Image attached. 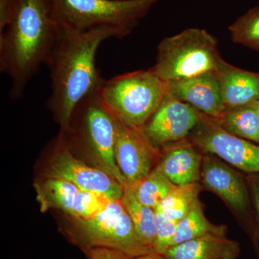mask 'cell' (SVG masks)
<instances>
[{
  "label": "cell",
  "instance_id": "cell-1",
  "mask_svg": "<svg viewBox=\"0 0 259 259\" xmlns=\"http://www.w3.org/2000/svg\"><path fill=\"white\" fill-rule=\"evenodd\" d=\"M112 37L122 38L111 28L82 32L60 28L47 66L51 90L47 104L61 131L67 129L76 105L105 81L96 66V55L102 42Z\"/></svg>",
  "mask_w": 259,
  "mask_h": 259
},
{
  "label": "cell",
  "instance_id": "cell-2",
  "mask_svg": "<svg viewBox=\"0 0 259 259\" xmlns=\"http://www.w3.org/2000/svg\"><path fill=\"white\" fill-rule=\"evenodd\" d=\"M59 32L49 0H18L0 32V70L11 79L10 98H21L30 80L47 66Z\"/></svg>",
  "mask_w": 259,
  "mask_h": 259
},
{
  "label": "cell",
  "instance_id": "cell-3",
  "mask_svg": "<svg viewBox=\"0 0 259 259\" xmlns=\"http://www.w3.org/2000/svg\"><path fill=\"white\" fill-rule=\"evenodd\" d=\"M228 65L220 54L217 39L204 29L192 28L163 38L150 69L168 83L218 73Z\"/></svg>",
  "mask_w": 259,
  "mask_h": 259
},
{
  "label": "cell",
  "instance_id": "cell-4",
  "mask_svg": "<svg viewBox=\"0 0 259 259\" xmlns=\"http://www.w3.org/2000/svg\"><path fill=\"white\" fill-rule=\"evenodd\" d=\"M61 29L88 31L111 28L130 35L160 0H49Z\"/></svg>",
  "mask_w": 259,
  "mask_h": 259
},
{
  "label": "cell",
  "instance_id": "cell-5",
  "mask_svg": "<svg viewBox=\"0 0 259 259\" xmlns=\"http://www.w3.org/2000/svg\"><path fill=\"white\" fill-rule=\"evenodd\" d=\"M69 218L65 233L83 253L91 248H107L120 250L132 259L155 253L140 239L121 199L112 200L88 219Z\"/></svg>",
  "mask_w": 259,
  "mask_h": 259
},
{
  "label": "cell",
  "instance_id": "cell-6",
  "mask_svg": "<svg viewBox=\"0 0 259 259\" xmlns=\"http://www.w3.org/2000/svg\"><path fill=\"white\" fill-rule=\"evenodd\" d=\"M166 91L167 83L149 69L105 80L99 93L104 105L116 119L131 127L142 128Z\"/></svg>",
  "mask_w": 259,
  "mask_h": 259
},
{
  "label": "cell",
  "instance_id": "cell-7",
  "mask_svg": "<svg viewBox=\"0 0 259 259\" xmlns=\"http://www.w3.org/2000/svg\"><path fill=\"white\" fill-rule=\"evenodd\" d=\"M99 90L85 97L75 107L71 120L76 122V126L69 125L61 131L73 133L79 137L81 146L87 148L100 168L125 186L126 181L115 156V117L104 105Z\"/></svg>",
  "mask_w": 259,
  "mask_h": 259
},
{
  "label": "cell",
  "instance_id": "cell-8",
  "mask_svg": "<svg viewBox=\"0 0 259 259\" xmlns=\"http://www.w3.org/2000/svg\"><path fill=\"white\" fill-rule=\"evenodd\" d=\"M188 139L202 152L248 175H259V144L226 132L213 119L204 115Z\"/></svg>",
  "mask_w": 259,
  "mask_h": 259
},
{
  "label": "cell",
  "instance_id": "cell-9",
  "mask_svg": "<svg viewBox=\"0 0 259 259\" xmlns=\"http://www.w3.org/2000/svg\"><path fill=\"white\" fill-rule=\"evenodd\" d=\"M47 177L62 179L79 190L105 194L112 199H122L124 186L102 168H94L71 152L64 135L56 141Z\"/></svg>",
  "mask_w": 259,
  "mask_h": 259
},
{
  "label": "cell",
  "instance_id": "cell-10",
  "mask_svg": "<svg viewBox=\"0 0 259 259\" xmlns=\"http://www.w3.org/2000/svg\"><path fill=\"white\" fill-rule=\"evenodd\" d=\"M204 115L167 91L158 108L142 127L157 148L187 139Z\"/></svg>",
  "mask_w": 259,
  "mask_h": 259
},
{
  "label": "cell",
  "instance_id": "cell-11",
  "mask_svg": "<svg viewBox=\"0 0 259 259\" xmlns=\"http://www.w3.org/2000/svg\"><path fill=\"white\" fill-rule=\"evenodd\" d=\"M115 156L117 166L126 181L133 185L147 176L161 150L151 144L142 128L131 127L115 118Z\"/></svg>",
  "mask_w": 259,
  "mask_h": 259
},
{
  "label": "cell",
  "instance_id": "cell-12",
  "mask_svg": "<svg viewBox=\"0 0 259 259\" xmlns=\"http://www.w3.org/2000/svg\"><path fill=\"white\" fill-rule=\"evenodd\" d=\"M200 182L238 214L245 215L249 211L251 199L246 178L221 158L204 153Z\"/></svg>",
  "mask_w": 259,
  "mask_h": 259
},
{
  "label": "cell",
  "instance_id": "cell-13",
  "mask_svg": "<svg viewBox=\"0 0 259 259\" xmlns=\"http://www.w3.org/2000/svg\"><path fill=\"white\" fill-rule=\"evenodd\" d=\"M166 83L168 91L173 96L209 118L216 120L226 111L218 73H208Z\"/></svg>",
  "mask_w": 259,
  "mask_h": 259
},
{
  "label": "cell",
  "instance_id": "cell-14",
  "mask_svg": "<svg viewBox=\"0 0 259 259\" xmlns=\"http://www.w3.org/2000/svg\"><path fill=\"white\" fill-rule=\"evenodd\" d=\"M161 148L156 169L177 186L200 182L204 153L190 139Z\"/></svg>",
  "mask_w": 259,
  "mask_h": 259
},
{
  "label": "cell",
  "instance_id": "cell-15",
  "mask_svg": "<svg viewBox=\"0 0 259 259\" xmlns=\"http://www.w3.org/2000/svg\"><path fill=\"white\" fill-rule=\"evenodd\" d=\"M241 245L226 236L209 234L170 247L166 259H236Z\"/></svg>",
  "mask_w": 259,
  "mask_h": 259
},
{
  "label": "cell",
  "instance_id": "cell-16",
  "mask_svg": "<svg viewBox=\"0 0 259 259\" xmlns=\"http://www.w3.org/2000/svg\"><path fill=\"white\" fill-rule=\"evenodd\" d=\"M218 75L227 108L258 101L259 73L240 69L229 64Z\"/></svg>",
  "mask_w": 259,
  "mask_h": 259
},
{
  "label": "cell",
  "instance_id": "cell-17",
  "mask_svg": "<svg viewBox=\"0 0 259 259\" xmlns=\"http://www.w3.org/2000/svg\"><path fill=\"white\" fill-rule=\"evenodd\" d=\"M37 202L42 212L57 209L69 215L80 190L76 186L62 179L47 177L35 184Z\"/></svg>",
  "mask_w": 259,
  "mask_h": 259
},
{
  "label": "cell",
  "instance_id": "cell-18",
  "mask_svg": "<svg viewBox=\"0 0 259 259\" xmlns=\"http://www.w3.org/2000/svg\"><path fill=\"white\" fill-rule=\"evenodd\" d=\"M214 120L226 132L259 144V115L255 103L228 107L221 117Z\"/></svg>",
  "mask_w": 259,
  "mask_h": 259
},
{
  "label": "cell",
  "instance_id": "cell-19",
  "mask_svg": "<svg viewBox=\"0 0 259 259\" xmlns=\"http://www.w3.org/2000/svg\"><path fill=\"white\" fill-rule=\"evenodd\" d=\"M227 231L228 228L224 225L214 224L208 221L204 215V205L199 199L185 217L177 223L171 247L206 235L226 236Z\"/></svg>",
  "mask_w": 259,
  "mask_h": 259
},
{
  "label": "cell",
  "instance_id": "cell-20",
  "mask_svg": "<svg viewBox=\"0 0 259 259\" xmlns=\"http://www.w3.org/2000/svg\"><path fill=\"white\" fill-rule=\"evenodd\" d=\"M121 200L128 212L140 239L148 248L156 253L155 209L139 202L127 186H124L123 196Z\"/></svg>",
  "mask_w": 259,
  "mask_h": 259
},
{
  "label": "cell",
  "instance_id": "cell-21",
  "mask_svg": "<svg viewBox=\"0 0 259 259\" xmlns=\"http://www.w3.org/2000/svg\"><path fill=\"white\" fill-rule=\"evenodd\" d=\"M125 186L129 187L139 202L155 209L177 185L155 168L137 183Z\"/></svg>",
  "mask_w": 259,
  "mask_h": 259
},
{
  "label": "cell",
  "instance_id": "cell-22",
  "mask_svg": "<svg viewBox=\"0 0 259 259\" xmlns=\"http://www.w3.org/2000/svg\"><path fill=\"white\" fill-rule=\"evenodd\" d=\"M202 189L203 187L200 182L176 186L156 208L170 219L178 222L199 200Z\"/></svg>",
  "mask_w": 259,
  "mask_h": 259
},
{
  "label": "cell",
  "instance_id": "cell-23",
  "mask_svg": "<svg viewBox=\"0 0 259 259\" xmlns=\"http://www.w3.org/2000/svg\"><path fill=\"white\" fill-rule=\"evenodd\" d=\"M232 40L259 51V7L251 8L229 26Z\"/></svg>",
  "mask_w": 259,
  "mask_h": 259
},
{
  "label": "cell",
  "instance_id": "cell-24",
  "mask_svg": "<svg viewBox=\"0 0 259 259\" xmlns=\"http://www.w3.org/2000/svg\"><path fill=\"white\" fill-rule=\"evenodd\" d=\"M112 200L115 199H110L105 194L80 190L76 196L72 211L68 216L88 219L106 208Z\"/></svg>",
  "mask_w": 259,
  "mask_h": 259
},
{
  "label": "cell",
  "instance_id": "cell-25",
  "mask_svg": "<svg viewBox=\"0 0 259 259\" xmlns=\"http://www.w3.org/2000/svg\"><path fill=\"white\" fill-rule=\"evenodd\" d=\"M177 221H173L165 215L160 209H155L156 241L155 251L164 254L171 247L172 240L176 233Z\"/></svg>",
  "mask_w": 259,
  "mask_h": 259
},
{
  "label": "cell",
  "instance_id": "cell-26",
  "mask_svg": "<svg viewBox=\"0 0 259 259\" xmlns=\"http://www.w3.org/2000/svg\"><path fill=\"white\" fill-rule=\"evenodd\" d=\"M246 180L249 188L250 199L255 211L257 234L259 237V175H248Z\"/></svg>",
  "mask_w": 259,
  "mask_h": 259
},
{
  "label": "cell",
  "instance_id": "cell-27",
  "mask_svg": "<svg viewBox=\"0 0 259 259\" xmlns=\"http://www.w3.org/2000/svg\"><path fill=\"white\" fill-rule=\"evenodd\" d=\"M89 259H132L120 250L107 248H94L87 250Z\"/></svg>",
  "mask_w": 259,
  "mask_h": 259
},
{
  "label": "cell",
  "instance_id": "cell-28",
  "mask_svg": "<svg viewBox=\"0 0 259 259\" xmlns=\"http://www.w3.org/2000/svg\"><path fill=\"white\" fill-rule=\"evenodd\" d=\"M18 2V0H0V32L10 23Z\"/></svg>",
  "mask_w": 259,
  "mask_h": 259
},
{
  "label": "cell",
  "instance_id": "cell-29",
  "mask_svg": "<svg viewBox=\"0 0 259 259\" xmlns=\"http://www.w3.org/2000/svg\"><path fill=\"white\" fill-rule=\"evenodd\" d=\"M134 259H166L163 254L158 253H151L148 254L141 255Z\"/></svg>",
  "mask_w": 259,
  "mask_h": 259
},
{
  "label": "cell",
  "instance_id": "cell-30",
  "mask_svg": "<svg viewBox=\"0 0 259 259\" xmlns=\"http://www.w3.org/2000/svg\"><path fill=\"white\" fill-rule=\"evenodd\" d=\"M255 108H256L257 112H258L259 115V100L258 102H255Z\"/></svg>",
  "mask_w": 259,
  "mask_h": 259
}]
</instances>
